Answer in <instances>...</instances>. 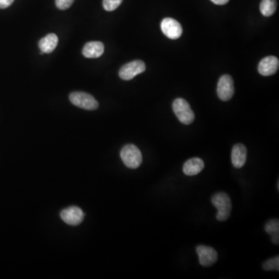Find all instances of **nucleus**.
Returning <instances> with one entry per match:
<instances>
[{"label": "nucleus", "mask_w": 279, "mask_h": 279, "mask_svg": "<svg viewBox=\"0 0 279 279\" xmlns=\"http://www.w3.org/2000/svg\"><path fill=\"white\" fill-rule=\"evenodd\" d=\"M204 161L200 158H193L188 160L183 165L182 170L188 176H193L200 173L204 168Z\"/></svg>", "instance_id": "obj_13"}, {"label": "nucleus", "mask_w": 279, "mask_h": 279, "mask_svg": "<svg viewBox=\"0 0 279 279\" xmlns=\"http://www.w3.org/2000/svg\"><path fill=\"white\" fill-rule=\"evenodd\" d=\"M104 53V44L100 41H91L85 43L82 54L87 58H98Z\"/></svg>", "instance_id": "obj_12"}, {"label": "nucleus", "mask_w": 279, "mask_h": 279, "mask_svg": "<svg viewBox=\"0 0 279 279\" xmlns=\"http://www.w3.org/2000/svg\"><path fill=\"white\" fill-rule=\"evenodd\" d=\"M200 264L204 267H210L218 260V254L211 247L200 245L196 248Z\"/></svg>", "instance_id": "obj_7"}, {"label": "nucleus", "mask_w": 279, "mask_h": 279, "mask_svg": "<svg viewBox=\"0 0 279 279\" xmlns=\"http://www.w3.org/2000/svg\"><path fill=\"white\" fill-rule=\"evenodd\" d=\"M247 148L244 144H237L233 147L231 152V161L235 168H241L247 161Z\"/></svg>", "instance_id": "obj_11"}, {"label": "nucleus", "mask_w": 279, "mask_h": 279, "mask_svg": "<svg viewBox=\"0 0 279 279\" xmlns=\"http://www.w3.org/2000/svg\"><path fill=\"white\" fill-rule=\"evenodd\" d=\"M266 233L272 236V241L275 245H278L279 243V221L277 219L271 220L268 221L265 227Z\"/></svg>", "instance_id": "obj_15"}, {"label": "nucleus", "mask_w": 279, "mask_h": 279, "mask_svg": "<svg viewBox=\"0 0 279 279\" xmlns=\"http://www.w3.org/2000/svg\"><path fill=\"white\" fill-rule=\"evenodd\" d=\"M145 70L146 65L144 61L136 60L123 65L119 71V75L122 79L129 81L144 72Z\"/></svg>", "instance_id": "obj_5"}, {"label": "nucleus", "mask_w": 279, "mask_h": 279, "mask_svg": "<svg viewBox=\"0 0 279 279\" xmlns=\"http://www.w3.org/2000/svg\"><path fill=\"white\" fill-rule=\"evenodd\" d=\"M230 0H211V2H214V4L217 5H225L227 2H229Z\"/></svg>", "instance_id": "obj_21"}, {"label": "nucleus", "mask_w": 279, "mask_h": 279, "mask_svg": "<svg viewBox=\"0 0 279 279\" xmlns=\"http://www.w3.org/2000/svg\"><path fill=\"white\" fill-rule=\"evenodd\" d=\"M172 109L175 116L183 124L189 125L195 120L194 112L186 99L179 98L175 99L172 104Z\"/></svg>", "instance_id": "obj_3"}, {"label": "nucleus", "mask_w": 279, "mask_h": 279, "mask_svg": "<svg viewBox=\"0 0 279 279\" xmlns=\"http://www.w3.org/2000/svg\"><path fill=\"white\" fill-rule=\"evenodd\" d=\"M212 203L218 210L217 219L223 222L229 219L232 210L231 198L225 193H217L212 197Z\"/></svg>", "instance_id": "obj_1"}, {"label": "nucleus", "mask_w": 279, "mask_h": 279, "mask_svg": "<svg viewBox=\"0 0 279 279\" xmlns=\"http://www.w3.org/2000/svg\"><path fill=\"white\" fill-rule=\"evenodd\" d=\"M122 2H123V0H103L102 5L106 11L110 12V11L117 9Z\"/></svg>", "instance_id": "obj_18"}, {"label": "nucleus", "mask_w": 279, "mask_h": 279, "mask_svg": "<svg viewBox=\"0 0 279 279\" xmlns=\"http://www.w3.org/2000/svg\"><path fill=\"white\" fill-rule=\"evenodd\" d=\"M277 8L276 0H262L260 4V10L265 16H273Z\"/></svg>", "instance_id": "obj_16"}, {"label": "nucleus", "mask_w": 279, "mask_h": 279, "mask_svg": "<svg viewBox=\"0 0 279 279\" xmlns=\"http://www.w3.org/2000/svg\"><path fill=\"white\" fill-rule=\"evenodd\" d=\"M71 103L81 109L95 110L99 107V103L90 94L83 92H74L69 95Z\"/></svg>", "instance_id": "obj_4"}, {"label": "nucleus", "mask_w": 279, "mask_h": 279, "mask_svg": "<svg viewBox=\"0 0 279 279\" xmlns=\"http://www.w3.org/2000/svg\"><path fill=\"white\" fill-rule=\"evenodd\" d=\"M14 0H0V9H5L12 5Z\"/></svg>", "instance_id": "obj_20"}, {"label": "nucleus", "mask_w": 279, "mask_h": 279, "mask_svg": "<svg viewBox=\"0 0 279 279\" xmlns=\"http://www.w3.org/2000/svg\"><path fill=\"white\" fill-rule=\"evenodd\" d=\"M234 94V80L229 75H223L217 85V95L222 101H229Z\"/></svg>", "instance_id": "obj_6"}, {"label": "nucleus", "mask_w": 279, "mask_h": 279, "mask_svg": "<svg viewBox=\"0 0 279 279\" xmlns=\"http://www.w3.org/2000/svg\"><path fill=\"white\" fill-rule=\"evenodd\" d=\"M279 68V61L275 56L265 57L259 63V71L264 76L275 75Z\"/></svg>", "instance_id": "obj_10"}, {"label": "nucleus", "mask_w": 279, "mask_h": 279, "mask_svg": "<svg viewBox=\"0 0 279 279\" xmlns=\"http://www.w3.org/2000/svg\"><path fill=\"white\" fill-rule=\"evenodd\" d=\"M61 218L68 225L77 226L82 222L84 214L78 207H71L61 211Z\"/></svg>", "instance_id": "obj_9"}, {"label": "nucleus", "mask_w": 279, "mask_h": 279, "mask_svg": "<svg viewBox=\"0 0 279 279\" xmlns=\"http://www.w3.org/2000/svg\"><path fill=\"white\" fill-rule=\"evenodd\" d=\"M75 0H55L56 6L61 10L70 8Z\"/></svg>", "instance_id": "obj_19"}, {"label": "nucleus", "mask_w": 279, "mask_h": 279, "mask_svg": "<svg viewBox=\"0 0 279 279\" xmlns=\"http://www.w3.org/2000/svg\"><path fill=\"white\" fill-rule=\"evenodd\" d=\"M122 161L127 168L136 169L142 164L143 158L141 151L134 144L124 146L120 151Z\"/></svg>", "instance_id": "obj_2"}, {"label": "nucleus", "mask_w": 279, "mask_h": 279, "mask_svg": "<svg viewBox=\"0 0 279 279\" xmlns=\"http://www.w3.org/2000/svg\"><path fill=\"white\" fill-rule=\"evenodd\" d=\"M264 270L266 271H279V257L276 256L273 259H269L264 262Z\"/></svg>", "instance_id": "obj_17"}, {"label": "nucleus", "mask_w": 279, "mask_h": 279, "mask_svg": "<svg viewBox=\"0 0 279 279\" xmlns=\"http://www.w3.org/2000/svg\"><path fill=\"white\" fill-rule=\"evenodd\" d=\"M161 29L164 34L172 40L179 38L182 34V27L180 23L172 18H165L161 21Z\"/></svg>", "instance_id": "obj_8"}, {"label": "nucleus", "mask_w": 279, "mask_h": 279, "mask_svg": "<svg viewBox=\"0 0 279 279\" xmlns=\"http://www.w3.org/2000/svg\"><path fill=\"white\" fill-rule=\"evenodd\" d=\"M57 43H58V38L57 35L54 33H49L39 41L38 46L42 52L50 54L56 48Z\"/></svg>", "instance_id": "obj_14"}]
</instances>
